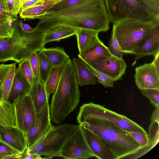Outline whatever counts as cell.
Instances as JSON below:
<instances>
[{
	"mask_svg": "<svg viewBox=\"0 0 159 159\" xmlns=\"http://www.w3.org/2000/svg\"></svg>",
	"mask_w": 159,
	"mask_h": 159,
	"instance_id": "obj_50",
	"label": "cell"
},
{
	"mask_svg": "<svg viewBox=\"0 0 159 159\" xmlns=\"http://www.w3.org/2000/svg\"><path fill=\"white\" fill-rule=\"evenodd\" d=\"M79 29L65 25H59L44 31L43 42L44 44L51 42L59 41L75 35Z\"/></svg>",
	"mask_w": 159,
	"mask_h": 159,
	"instance_id": "obj_20",
	"label": "cell"
},
{
	"mask_svg": "<svg viewBox=\"0 0 159 159\" xmlns=\"http://www.w3.org/2000/svg\"><path fill=\"white\" fill-rule=\"evenodd\" d=\"M80 125L100 137L113 151L116 159L129 157L141 148L127 131L112 123L91 118Z\"/></svg>",
	"mask_w": 159,
	"mask_h": 159,
	"instance_id": "obj_4",
	"label": "cell"
},
{
	"mask_svg": "<svg viewBox=\"0 0 159 159\" xmlns=\"http://www.w3.org/2000/svg\"><path fill=\"white\" fill-rule=\"evenodd\" d=\"M15 109L17 126L26 136L34 125L37 113L30 96H19L13 103Z\"/></svg>",
	"mask_w": 159,
	"mask_h": 159,
	"instance_id": "obj_10",
	"label": "cell"
},
{
	"mask_svg": "<svg viewBox=\"0 0 159 159\" xmlns=\"http://www.w3.org/2000/svg\"><path fill=\"white\" fill-rule=\"evenodd\" d=\"M23 0H7L10 16L12 19L16 18L22 5Z\"/></svg>",
	"mask_w": 159,
	"mask_h": 159,
	"instance_id": "obj_32",
	"label": "cell"
},
{
	"mask_svg": "<svg viewBox=\"0 0 159 159\" xmlns=\"http://www.w3.org/2000/svg\"><path fill=\"white\" fill-rule=\"evenodd\" d=\"M16 18L12 19L11 18L8 12L7 2L0 3V20L11 23Z\"/></svg>",
	"mask_w": 159,
	"mask_h": 159,
	"instance_id": "obj_39",
	"label": "cell"
},
{
	"mask_svg": "<svg viewBox=\"0 0 159 159\" xmlns=\"http://www.w3.org/2000/svg\"><path fill=\"white\" fill-rule=\"evenodd\" d=\"M61 0H46L42 4L31 7L20 11V16L25 20L35 19L40 16L45 14L52 6Z\"/></svg>",
	"mask_w": 159,
	"mask_h": 159,
	"instance_id": "obj_26",
	"label": "cell"
},
{
	"mask_svg": "<svg viewBox=\"0 0 159 159\" xmlns=\"http://www.w3.org/2000/svg\"><path fill=\"white\" fill-rule=\"evenodd\" d=\"M110 22L131 18L146 21L159 19L143 4L141 0H103Z\"/></svg>",
	"mask_w": 159,
	"mask_h": 159,
	"instance_id": "obj_8",
	"label": "cell"
},
{
	"mask_svg": "<svg viewBox=\"0 0 159 159\" xmlns=\"http://www.w3.org/2000/svg\"><path fill=\"white\" fill-rule=\"evenodd\" d=\"M75 70L69 59L62 66L60 79L50 107L51 120L60 124L76 107L81 96Z\"/></svg>",
	"mask_w": 159,
	"mask_h": 159,
	"instance_id": "obj_2",
	"label": "cell"
},
{
	"mask_svg": "<svg viewBox=\"0 0 159 159\" xmlns=\"http://www.w3.org/2000/svg\"><path fill=\"white\" fill-rule=\"evenodd\" d=\"M13 31V28L11 23L4 22L0 20V36L11 37Z\"/></svg>",
	"mask_w": 159,
	"mask_h": 159,
	"instance_id": "obj_38",
	"label": "cell"
},
{
	"mask_svg": "<svg viewBox=\"0 0 159 159\" xmlns=\"http://www.w3.org/2000/svg\"><path fill=\"white\" fill-rule=\"evenodd\" d=\"M0 138L21 153L27 149L26 136L17 126L6 127L0 125Z\"/></svg>",
	"mask_w": 159,
	"mask_h": 159,
	"instance_id": "obj_15",
	"label": "cell"
},
{
	"mask_svg": "<svg viewBox=\"0 0 159 159\" xmlns=\"http://www.w3.org/2000/svg\"><path fill=\"white\" fill-rule=\"evenodd\" d=\"M127 132L139 143L141 148L140 149H145L149 147L150 140L148 134H143L137 132L127 131Z\"/></svg>",
	"mask_w": 159,
	"mask_h": 159,
	"instance_id": "obj_33",
	"label": "cell"
},
{
	"mask_svg": "<svg viewBox=\"0 0 159 159\" xmlns=\"http://www.w3.org/2000/svg\"><path fill=\"white\" fill-rule=\"evenodd\" d=\"M100 119L112 123L127 131L139 132L148 134L141 126L122 115L98 104L91 102L83 104L77 118L79 124L89 119Z\"/></svg>",
	"mask_w": 159,
	"mask_h": 159,
	"instance_id": "obj_7",
	"label": "cell"
},
{
	"mask_svg": "<svg viewBox=\"0 0 159 159\" xmlns=\"http://www.w3.org/2000/svg\"><path fill=\"white\" fill-rule=\"evenodd\" d=\"M20 28L23 31L26 33H30L33 32L35 30L27 24L24 23L22 21L18 23Z\"/></svg>",
	"mask_w": 159,
	"mask_h": 159,
	"instance_id": "obj_43",
	"label": "cell"
},
{
	"mask_svg": "<svg viewBox=\"0 0 159 159\" xmlns=\"http://www.w3.org/2000/svg\"><path fill=\"white\" fill-rule=\"evenodd\" d=\"M86 66L90 70L95 77L97 81L105 87H113L114 81L104 73L98 71L92 67L87 63L82 60Z\"/></svg>",
	"mask_w": 159,
	"mask_h": 159,
	"instance_id": "obj_29",
	"label": "cell"
},
{
	"mask_svg": "<svg viewBox=\"0 0 159 159\" xmlns=\"http://www.w3.org/2000/svg\"><path fill=\"white\" fill-rule=\"evenodd\" d=\"M31 0H23V4L27 1H31Z\"/></svg>",
	"mask_w": 159,
	"mask_h": 159,
	"instance_id": "obj_47",
	"label": "cell"
},
{
	"mask_svg": "<svg viewBox=\"0 0 159 159\" xmlns=\"http://www.w3.org/2000/svg\"><path fill=\"white\" fill-rule=\"evenodd\" d=\"M113 30L121 50L131 54L134 49L159 25V19L146 21L125 18L113 22Z\"/></svg>",
	"mask_w": 159,
	"mask_h": 159,
	"instance_id": "obj_5",
	"label": "cell"
},
{
	"mask_svg": "<svg viewBox=\"0 0 159 159\" xmlns=\"http://www.w3.org/2000/svg\"><path fill=\"white\" fill-rule=\"evenodd\" d=\"M144 6L151 13H156L159 11V0H142Z\"/></svg>",
	"mask_w": 159,
	"mask_h": 159,
	"instance_id": "obj_40",
	"label": "cell"
},
{
	"mask_svg": "<svg viewBox=\"0 0 159 159\" xmlns=\"http://www.w3.org/2000/svg\"><path fill=\"white\" fill-rule=\"evenodd\" d=\"M36 19L39 20L36 27L44 31L61 25L99 33L107 32L110 28V22L103 0H82L74 5Z\"/></svg>",
	"mask_w": 159,
	"mask_h": 159,
	"instance_id": "obj_1",
	"label": "cell"
},
{
	"mask_svg": "<svg viewBox=\"0 0 159 159\" xmlns=\"http://www.w3.org/2000/svg\"><path fill=\"white\" fill-rule=\"evenodd\" d=\"M38 52L39 79L45 84L54 66L41 51Z\"/></svg>",
	"mask_w": 159,
	"mask_h": 159,
	"instance_id": "obj_27",
	"label": "cell"
},
{
	"mask_svg": "<svg viewBox=\"0 0 159 159\" xmlns=\"http://www.w3.org/2000/svg\"><path fill=\"white\" fill-rule=\"evenodd\" d=\"M18 68L31 86L36 81L28 59L21 60L19 63Z\"/></svg>",
	"mask_w": 159,
	"mask_h": 159,
	"instance_id": "obj_30",
	"label": "cell"
},
{
	"mask_svg": "<svg viewBox=\"0 0 159 159\" xmlns=\"http://www.w3.org/2000/svg\"><path fill=\"white\" fill-rule=\"evenodd\" d=\"M16 63L0 64V97L3 102H8L17 68Z\"/></svg>",
	"mask_w": 159,
	"mask_h": 159,
	"instance_id": "obj_17",
	"label": "cell"
},
{
	"mask_svg": "<svg viewBox=\"0 0 159 159\" xmlns=\"http://www.w3.org/2000/svg\"><path fill=\"white\" fill-rule=\"evenodd\" d=\"M159 107H156L152 113L151 120L152 122H159Z\"/></svg>",
	"mask_w": 159,
	"mask_h": 159,
	"instance_id": "obj_44",
	"label": "cell"
},
{
	"mask_svg": "<svg viewBox=\"0 0 159 159\" xmlns=\"http://www.w3.org/2000/svg\"><path fill=\"white\" fill-rule=\"evenodd\" d=\"M99 33L91 30L84 29L78 30L75 35L79 54L83 53L101 41L98 37Z\"/></svg>",
	"mask_w": 159,
	"mask_h": 159,
	"instance_id": "obj_21",
	"label": "cell"
},
{
	"mask_svg": "<svg viewBox=\"0 0 159 159\" xmlns=\"http://www.w3.org/2000/svg\"><path fill=\"white\" fill-rule=\"evenodd\" d=\"M78 125L65 124L53 126L27 150L31 154L44 155L45 158L60 157V152L63 145Z\"/></svg>",
	"mask_w": 159,
	"mask_h": 159,
	"instance_id": "obj_6",
	"label": "cell"
},
{
	"mask_svg": "<svg viewBox=\"0 0 159 159\" xmlns=\"http://www.w3.org/2000/svg\"><path fill=\"white\" fill-rule=\"evenodd\" d=\"M86 62L96 70L111 78L114 81L122 79L127 67V64L123 59L113 55L109 57H100Z\"/></svg>",
	"mask_w": 159,
	"mask_h": 159,
	"instance_id": "obj_11",
	"label": "cell"
},
{
	"mask_svg": "<svg viewBox=\"0 0 159 159\" xmlns=\"http://www.w3.org/2000/svg\"><path fill=\"white\" fill-rule=\"evenodd\" d=\"M62 66L54 67L44 84L46 92L49 97L56 88L60 79Z\"/></svg>",
	"mask_w": 159,
	"mask_h": 159,
	"instance_id": "obj_28",
	"label": "cell"
},
{
	"mask_svg": "<svg viewBox=\"0 0 159 159\" xmlns=\"http://www.w3.org/2000/svg\"><path fill=\"white\" fill-rule=\"evenodd\" d=\"M1 140V139H0V140Z\"/></svg>",
	"mask_w": 159,
	"mask_h": 159,
	"instance_id": "obj_49",
	"label": "cell"
},
{
	"mask_svg": "<svg viewBox=\"0 0 159 159\" xmlns=\"http://www.w3.org/2000/svg\"><path fill=\"white\" fill-rule=\"evenodd\" d=\"M31 85L24 76L20 69L16 68L7 101L13 104L19 96L28 94Z\"/></svg>",
	"mask_w": 159,
	"mask_h": 159,
	"instance_id": "obj_18",
	"label": "cell"
},
{
	"mask_svg": "<svg viewBox=\"0 0 159 159\" xmlns=\"http://www.w3.org/2000/svg\"></svg>",
	"mask_w": 159,
	"mask_h": 159,
	"instance_id": "obj_51",
	"label": "cell"
},
{
	"mask_svg": "<svg viewBox=\"0 0 159 159\" xmlns=\"http://www.w3.org/2000/svg\"><path fill=\"white\" fill-rule=\"evenodd\" d=\"M5 37H3L0 36V40L1 39H2V38H5Z\"/></svg>",
	"mask_w": 159,
	"mask_h": 159,
	"instance_id": "obj_48",
	"label": "cell"
},
{
	"mask_svg": "<svg viewBox=\"0 0 159 159\" xmlns=\"http://www.w3.org/2000/svg\"><path fill=\"white\" fill-rule=\"evenodd\" d=\"M141 90L143 94L150 100L155 108L159 107V89H146Z\"/></svg>",
	"mask_w": 159,
	"mask_h": 159,
	"instance_id": "obj_35",
	"label": "cell"
},
{
	"mask_svg": "<svg viewBox=\"0 0 159 159\" xmlns=\"http://www.w3.org/2000/svg\"><path fill=\"white\" fill-rule=\"evenodd\" d=\"M82 126L87 141L97 158L116 159L113 151L100 137L89 130Z\"/></svg>",
	"mask_w": 159,
	"mask_h": 159,
	"instance_id": "obj_16",
	"label": "cell"
},
{
	"mask_svg": "<svg viewBox=\"0 0 159 159\" xmlns=\"http://www.w3.org/2000/svg\"><path fill=\"white\" fill-rule=\"evenodd\" d=\"M7 2V0H0V3Z\"/></svg>",
	"mask_w": 159,
	"mask_h": 159,
	"instance_id": "obj_46",
	"label": "cell"
},
{
	"mask_svg": "<svg viewBox=\"0 0 159 159\" xmlns=\"http://www.w3.org/2000/svg\"><path fill=\"white\" fill-rule=\"evenodd\" d=\"M154 57V58L152 62L157 70L159 71V52L157 53Z\"/></svg>",
	"mask_w": 159,
	"mask_h": 159,
	"instance_id": "obj_45",
	"label": "cell"
},
{
	"mask_svg": "<svg viewBox=\"0 0 159 159\" xmlns=\"http://www.w3.org/2000/svg\"><path fill=\"white\" fill-rule=\"evenodd\" d=\"M12 26L14 31L11 36L0 40V62L11 60L19 63L44 47V31L36 27L33 32H25L19 26L17 18Z\"/></svg>",
	"mask_w": 159,
	"mask_h": 159,
	"instance_id": "obj_3",
	"label": "cell"
},
{
	"mask_svg": "<svg viewBox=\"0 0 159 159\" xmlns=\"http://www.w3.org/2000/svg\"><path fill=\"white\" fill-rule=\"evenodd\" d=\"M109 48L112 55L120 58L123 59V56L125 53L121 50L113 30H112L111 37L109 41Z\"/></svg>",
	"mask_w": 159,
	"mask_h": 159,
	"instance_id": "obj_31",
	"label": "cell"
},
{
	"mask_svg": "<svg viewBox=\"0 0 159 159\" xmlns=\"http://www.w3.org/2000/svg\"><path fill=\"white\" fill-rule=\"evenodd\" d=\"M159 52V25L156 26L150 33L132 51L137 59L146 56H154Z\"/></svg>",
	"mask_w": 159,
	"mask_h": 159,
	"instance_id": "obj_14",
	"label": "cell"
},
{
	"mask_svg": "<svg viewBox=\"0 0 159 159\" xmlns=\"http://www.w3.org/2000/svg\"><path fill=\"white\" fill-rule=\"evenodd\" d=\"M43 158L39 155L33 154L30 153L27 149L21 153V159H41Z\"/></svg>",
	"mask_w": 159,
	"mask_h": 159,
	"instance_id": "obj_42",
	"label": "cell"
},
{
	"mask_svg": "<svg viewBox=\"0 0 159 159\" xmlns=\"http://www.w3.org/2000/svg\"><path fill=\"white\" fill-rule=\"evenodd\" d=\"M34 77L37 80L39 79V65L38 52L35 51L32 53L28 58Z\"/></svg>",
	"mask_w": 159,
	"mask_h": 159,
	"instance_id": "obj_36",
	"label": "cell"
},
{
	"mask_svg": "<svg viewBox=\"0 0 159 159\" xmlns=\"http://www.w3.org/2000/svg\"><path fill=\"white\" fill-rule=\"evenodd\" d=\"M18 151L10 145L0 140V159H4L8 156L17 155L20 153Z\"/></svg>",
	"mask_w": 159,
	"mask_h": 159,
	"instance_id": "obj_37",
	"label": "cell"
},
{
	"mask_svg": "<svg viewBox=\"0 0 159 159\" xmlns=\"http://www.w3.org/2000/svg\"><path fill=\"white\" fill-rule=\"evenodd\" d=\"M53 126L50 119V107L48 101L43 109L37 113L34 125L26 136L27 149L40 139Z\"/></svg>",
	"mask_w": 159,
	"mask_h": 159,
	"instance_id": "obj_12",
	"label": "cell"
},
{
	"mask_svg": "<svg viewBox=\"0 0 159 159\" xmlns=\"http://www.w3.org/2000/svg\"><path fill=\"white\" fill-rule=\"evenodd\" d=\"M82 0H61L48 10L45 14L61 11L74 5Z\"/></svg>",
	"mask_w": 159,
	"mask_h": 159,
	"instance_id": "obj_34",
	"label": "cell"
},
{
	"mask_svg": "<svg viewBox=\"0 0 159 159\" xmlns=\"http://www.w3.org/2000/svg\"><path fill=\"white\" fill-rule=\"evenodd\" d=\"M54 67L62 66L69 59L64 48L60 47L45 48L41 50Z\"/></svg>",
	"mask_w": 159,
	"mask_h": 159,
	"instance_id": "obj_25",
	"label": "cell"
},
{
	"mask_svg": "<svg viewBox=\"0 0 159 159\" xmlns=\"http://www.w3.org/2000/svg\"><path fill=\"white\" fill-rule=\"evenodd\" d=\"M112 55L109 48L101 41L86 51L79 54L78 56L84 61L88 62L100 57H109Z\"/></svg>",
	"mask_w": 159,
	"mask_h": 159,
	"instance_id": "obj_23",
	"label": "cell"
},
{
	"mask_svg": "<svg viewBox=\"0 0 159 159\" xmlns=\"http://www.w3.org/2000/svg\"><path fill=\"white\" fill-rule=\"evenodd\" d=\"M28 94L31 98L36 113L41 111L49 101L45 84L39 79L31 86Z\"/></svg>",
	"mask_w": 159,
	"mask_h": 159,
	"instance_id": "obj_19",
	"label": "cell"
},
{
	"mask_svg": "<svg viewBox=\"0 0 159 159\" xmlns=\"http://www.w3.org/2000/svg\"><path fill=\"white\" fill-rule=\"evenodd\" d=\"M66 159H86L96 156L89 146L80 125L68 139L60 152Z\"/></svg>",
	"mask_w": 159,
	"mask_h": 159,
	"instance_id": "obj_9",
	"label": "cell"
},
{
	"mask_svg": "<svg viewBox=\"0 0 159 159\" xmlns=\"http://www.w3.org/2000/svg\"><path fill=\"white\" fill-rule=\"evenodd\" d=\"M0 125L6 127L17 126L13 104L0 99Z\"/></svg>",
	"mask_w": 159,
	"mask_h": 159,
	"instance_id": "obj_24",
	"label": "cell"
},
{
	"mask_svg": "<svg viewBox=\"0 0 159 159\" xmlns=\"http://www.w3.org/2000/svg\"><path fill=\"white\" fill-rule=\"evenodd\" d=\"M46 0H33L26 2L22 6L20 11L44 3Z\"/></svg>",
	"mask_w": 159,
	"mask_h": 159,
	"instance_id": "obj_41",
	"label": "cell"
},
{
	"mask_svg": "<svg viewBox=\"0 0 159 159\" xmlns=\"http://www.w3.org/2000/svg\"><path fill=\"white\" fill-rule=\"evenodd\" d=\"M72 62L75 70L79 85L96 84L95 77L80 58H73Z\"/></svg>",
	"mask_w": 159,
	"mask_h": 159,
	"instance_id": "obj_22",
	"label": "cell"
},
{
	"mask_svg": "<svg viewBox=\"0 0 159 159\" xmlns=\"http://www.w3.org/2000/svg\"><path fill=\"white\" fill-rule=\"evenodd\" d=\"M134 77L136 84L140 90L159 89V71L152 62L137 67L135 68Z\"/></svg>",
	"mask_w": 159,
	"mask_h": 159,
	"instance_id": "obj_13",
	"label": "cell"
}]
</instances>
